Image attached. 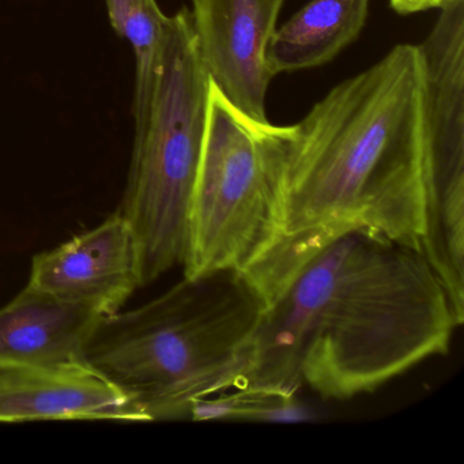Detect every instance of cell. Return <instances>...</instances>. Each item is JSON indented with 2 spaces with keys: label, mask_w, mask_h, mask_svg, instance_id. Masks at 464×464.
<instances>
[{
  "label": "cell",
  "mask_w": 464,
  "mask_h": 464,
  "mask_svg": "<svg viewBox=\"0 0 464 464\" xmlns=\"http://www.w3.org/2000/svg\"><path fill=\"white\" fill-rule=\"evenodd\" d=\"M111 26L134 51L135 85L132 116L142 123L161 63L169 17L157 0H104Z\"/></svg>",
  "instance_id": "cell-12"
},
{
  "label": "cell",
  "mask_w": 464,
  "mask_h": 464,
  "mask_svg": "<svg viewBox=\"0 0 464 464\" xmlns=\"http://www.w3.org/2000/svg\"><path fill=\"white\" fill-rule=\"evenodd\" d=\"M210 75L194 15H170L148 112L135 126L126 189L118 213L137 236L142 285L183 266L188 219L205 140Z\"/></svg>",
  "instance_id": "cell-4"
},
{
  "label": "cell",
  "mask_w": 464,
  "mask_h": 464,
  "mask_svg": "<svg viewBox=\"0 0 464 464\" xmlns=\"http://www.w3.org/2000/svg\"><path fill=\"white\" fill-rule=\"evenodd\" d=\"M265 309L238 271L184 276L134 311L102 316L82 360L148 422L187 418L195 401L240 385Z\"/></svg>",
  "instance_id": "cell-3"
},
{
  "label": "cell",
  "mask_w": 464,
  "mask_h": 464,
  "mask_svg": "<svg viewBox=\"0 0 464 464\" xmlns=\"http://www.w3.org/2000/svg\"><path fill=\"white\" fill-rule=\"evenodd\" d=\"M422 44L420 254L445 289L464 285V0L440 10Z\"/></svg>",
  "instance_id": "cell-6"
},
{
  "label": "cell",
  "mask_w": 464,
  "mask_h": 464,
  "mask_svg": "<svg viewBox=\"0 0 464 464\" xmlns=\"http://www.w3.org/2000/svg\"><path fill=\"white\" fill-rule=\"evenodd\" d=\"M452 2L455 0H390V5L398 14L410 15L428 10H441Z\"/></svg>",
  "instance_id": "cell-14"
},
{
  "label": "cell",
  "mask_w": 464,
  "mask_h": 464,
  "mask_svg": "<svg viewBox=\"0 0 464 464\" xmlns=\"http://www.w3.org/2000/svg\"><path fill=\"white\" fill-rule=\"evenodd\" d=\"M102 314L26 285L0 309V368L82 358Z\"/></svg>",
  "instance_id": "cell-10"
},
{
  "label": "cell",
  "mask_w": 464,
  "mask_h": 464,
  "mask_svg": "<svg viewBox=\"0 0 464 464\" xmlns=\"http://www.w3.org/2000/svg\"><path fill=\"white\" fill-rule=\"evenodd\" d=\"M28 286L102 316L118 314L143 286L137 236L115 211L94 229L34 256Z\"/></svg>",
  "instance_id": "cell-7"
},
{
  "label": "cell",
  "mask_w": 464,
  "mask_h": 464,
  "mask_svg": "<svg viewBox=\"0 0 464 464\" xmlns=\"http://www.w3.org/2000/svg\"><path fill=\"white\" fill-rule=\"evenodd\" d=\"M192 2H194V0H192Z\"/></svg>",
  "instance_id": "cell-15"
},
{
  "label": "cell",
  "mask_w": 464,
  "mask_h": 464,
  "mask_svg": "<svg viewBox=\"0 0 464 464\" xmlns=\"http://www.w3.org/2000/svg\"><path fill=\"white\" fill-rule=\"evenodd\" d=\"M284 168V221L244 271L266 306L341 233L374 230L420 252L423 230L422 67L399 44L336 85L292 126L268 124Z\"/></svg>",
  "instance_id": "cell-2"
},
{
  "label": "cell",
  "mask_w": 464,
  "mask_h": 464,
  "mask_svg": "<svg viewBox=\"0 0 464 464\" xmlns=\"http://www.w3.org/2000/svg\"><path fill=\"white\" fill-rule=\"evenodd\" d=\"M32 420L148 422L123 391L82 358L0 368V423Z\"/></svg>",
  "instance_id": "cell-9"
},
{
  "label": "cell",
  "mask_w": 464,
  "mask_h": 464,
  "mask_svg": "<svg viewBox=\"0 0 464 464\" xmlns=\"http://www.w3.org/2000/svg\"><path fill=\"white\" fill-rule=\"evenodd\" d=\"M268 124L244 115L210 81L184 276L244 273L276 243L284 221V168Z\"/></svg>",
  "instance_id": "cell-5"
},
{
  "label": "cell",
  "mask_w": 464,
  "mask_h": 464,
  "mask_svg": "<svg viewBox=\"0 0 464 464\" xmlns=\"http://www.w3.org/2000/svg\"><path fill=\"white\" fill-rule=\"evenodd\" d=\"M371 0H311L282 26L266 51L271 75L324 66L360 36Z\"/></svg>",
  "instance_id": "cell-11"
},
{
  "label": "cell",
  "mask_w": 464,
  "mask_h": 464,
  "mask_svg": "<svg viewBox=\"0 0 464 464\" xmlns=\"http://www.w3.org/2000/svg\"><path fill=\"white\" fill-rule=\"evenodd\" d=\"M284 0H194L195 31L214 85L244 115L267 121L266 97L273 75L266 51Z\"/></svg>",
  "instance_id": "cell-8"
},
{
  "label": "cell",
  "mask_w": 464,
  "mask_h": 464,
  "mask_svg": "<svg viewBox=\"0 0 464 464\" xmlns=\"http://www.w3.org/2000/svg\"><path fill=\"white\" fill-rule=\"evenodd\" d=\"M461 324L420 251L365 227L349 230L266 306L238 387L354 398L448 353Z\"/></svg>",
  "instance_id": "cell-1"
},
{
  "label": "cell",
  "mask_w": 464,
  "mask_h": 464,
  "mask_svg": "<svg viewBox=\"0 0 464 464\" xmlns=\"http://www.w3.org/2000/svg\"><path fill=\"white\" fill-rule=\"evenodd\" d=\"M233 392L214 393L199 399L189 407L192 420H301L305 410L297 403L295 395L265 390V388L236 387Z\"/></svg>",
  "instance_id": "cell-13"
}]
</instances>
